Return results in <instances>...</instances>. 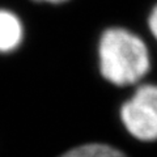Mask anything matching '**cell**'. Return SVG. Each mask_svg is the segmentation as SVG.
<instances>
[{"label": "cell", "mask_w": 157, "mask_h": 157, "mask_svg": "<svg viewBox=\"0 0 157 157\" xmlns=\"http://www.w3.org/2000/svg\"><path fill=\"white\" fill-rule=\"evenodd\" d=\"M60 157H127L123 152L107 144L90 143L67 151Z\"/></svg>", "instance_id": "cell-4"}, {"label": "cell", "mask_w": 157, "mask_h": 157, "mask_svg": "<svg viewBox=\"0 0 157 157\" xmlns=\"http://www.w3.org/2000/svg\"><path fill=\"white\" fill-rule=\"evenodd\" d=\"M148 25H149V29H151V33L153 34V37L157 39V6L152 9V12L149 14Z\"/></svg>", "instance_id": "cell-5"}, {"label": "cell", "mask_w": 157, "mask_h": 157, "mask_svg": "<svg viewBox=\"0 0 157 157\" xmlns=\"http://www.w3.org/2000/svg\"><path fill=\"white\" fill-rule=\"evenodd\" d=\"M22 22L11 11L0 9V52H11L21 45Z\"/></svg>", "instance_id": "cell-3"}, {"label": "cell", "mask_w": 157, "mask_h": 157, "mask_svg": "<svg viewBox=\"0 0 157 157\" xmlns=\"http://www.w3.org/2000/svg\"><path fill=\"white\" fill-rule=\"evenodd\" d=\"M38 2H47V3H54V4H56V3L67 2V0H38Z\"/></svg>", "instance_id": "cell-6"}, {"label": "cell", "mask_w": 157, "mask_h": 157, "mask_svg": "<svg viewBox=\"0 0 157 157\" xmlns=\"http://www.w3.org/2000/svg\"><path fill=\"white\" fill-rule=\"evenodd\" d=\"M98 58L101 75L119 86L139 82L151 67L149 52L143 39L122 28H111L102 33Z\"/></svg>", "instance_id": "cell-1"}, {"label": "cell", "mask_w": 157, "mask_h": 157, "mask_svg": "<svg viewBox=\"0 0 157 157\" xmlns=\"http://www.w3.org/2000/svg\"><path fill=\"white\" fill-rule=\"evenodd\" d=\"M126 130L137 140H157V85H140L121 107Z\"/></svg>", "instance_id": "cell-2"}]
</instances>
